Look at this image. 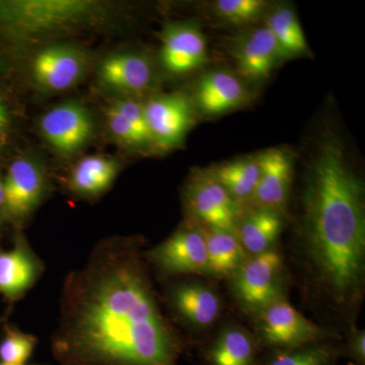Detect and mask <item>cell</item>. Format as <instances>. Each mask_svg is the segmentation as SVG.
Returning <instances> with one entry per match:
<instances>
[{
    "label": "cell",
    "instance_id": "6da1fadb",
    "mask_svg": "<svg viewBox=\"0 0 365 365\" xmlns=\"http://www.w3.org/2000/svg\"><path fill=\"white\" fill-rule=\"evenodd\" d=\"M52 348L63 365H173L176 339L131 237H111L67 275Z\"/></svg>",
    "mask_w": 365,
    "mask_h": 365
},
{
    "label": "cell",
    "instance_id": "7a4b0ae2",
    "mask_svg": "<svg viewBox=\"0 0 365 365\" xmlns=\"http://www.w3.org/2000/svg\"><path fill=\"white\" fill-rule=\"evenodd\" d=\"M304 207L307 249L322 279L338 297L353 294L364 271V190L334 139L314 158Z\"/></svg>",
    "mask_w": 365,
    "mask_h": 365
},
{
    "label": "cell",
    "instance_id": "3957f363",
    "mask_svg": "<svg viewBox=\"0 0 365 365\" xmlns=\"http://www.w3.org/2000/svg\"><path fill=\"white\" fill-rule=\"evenodd\" d=\"M130 16L114 0H0V61L45 43L117 35Z\"/></svg>",
    "mask_w": 365,
    "mask_h": 365
},
{
    "label": "cell",
    "instance_id": "277c9868",
    "mask_svg": "<svg viewBox=\"0 0 365 365\" xmlns=\"http://www.w3.org/2000/svg\"><path fill=\"white\" fill-rule=\"evenodd\" d=\"M96 55L79 40L45 43L0 61V76L23 97H57L90 79Z\"/></svg>",
    "mask_w": 365,
    "mask_h": 365
},
{
    "label": "cell",
    "instance_id": "5b68a950",
    "mask_svg": "<svg viewBox=\"0 0 365 365\" xmlns=\"http://www.w3.org/2000/svg\"><path fill=\"white\" fill-rule=\"evenodd\" d=\"M160 68L150 53L130 46H116L97 53L91 86L103 100L144 101L158 93Z\"/></svg>",
    "mask_w": 365,
    "mask_h": 365
},
{
    "label": "cell",
    "instance_id": "8992f818",
    "mask_svg": "<svg viewBox=\"0 0 365 365\" xmlns=\"http://www.w3.org/2000/svg\"><path fill=\"white\" fill-rule=\"evenodd\" d=\"M53 191L51 170L44 151L21 146L7 158L4 170V210L7 227L24 230Z\"/></svg>",
    "mask_w": 365,
    "mask_h": 365
},
{
    "label": "cell",
    "instance_id": "52a82bcc",
    "mask_svg": "<svg viewBox=\"0 0 365 365\" xmlns=\"http://www.w3.org/2000/svg\"><path fill=\"white\" fill-rule=\"evenodd\" d=\"M36 133L46 148L63 162H73L101 134L98 111L83 98H68L41 113Z\"/></svg>",
    "mask_w": 365,
    "mask_h": 365
},
{
    "label": "cell",
    "instance_id": "ba28073f",
    "mask_svg": "<svg viewBox=\"0 0 365 365\" xmlns=\"http://www.w3.org/2000/svg\"><path fill=\"white\" fill-rule=\"evenodd\" d=\"M101 134L126 153L153 150L143 101L134 98L104 100L98 110Z\"/></svg>",
    "mask_w": 365,
    "mask_h": 365
},
{
    "label": "cell",
    "instance_id": "9c48e42d",
    "mask_svg": "<svg viewBox=\"0 0 365 365\" xmlns=\"http://www.w3.org/2000/svg\"><path fill=\"white\" fill-rule=\"evenodd\" d=\"M153 150H170L184 140L194 122L191 102L181 93H157L143 101Z\"/></svg>",
    "mask_w": 365,
    "mask_h": 365
},
{
    "label": "cell",
    "instance_id": "30bf717a",
    "mask_svg": "<svg viewBox=\"0 0 365 365\" xmlns=\"http://www.w3.org/2000/svg\"><path fill=\"white\" fill-rule=\"evenodd\" d=\"M282 259L275 251L245 261L234 274V290L242 304L261 312L281 297Z\"/></svg>",
    "mask_w": 365,
    "mask_h": 365
},
{
    "label": "cell",
    "instance_id": "8fae6325",
    "mask_svg": "<svg viewBox=\"0 0 365 365\" xmlns=\"http://www.w3.org/2000/svg\"><path fill=\"white\" fill-rule=\"evenodd\" d=\"M157 59L160 71L181 76L202 66L207 56L203 34L189 23H169L160 33Z\"/></svg>",
    "mask_w": 365,
    "mask_h": 365
},
{
    "label": "cell",
    "instance_id": "7c38bea8",
    "mask_svg": "<svg viewBox=\"0 0 365 365\" xmlns=\"http://www.w3.org/2000/svg\"><path fill=\"white\" fill-rule=\"evenodd\" d=\"M148 256L163 273H208L205 234L190 225L179 228Z\"/></svg>",
    "mask_w": 365,
    "mask_h": 365
},
{
    "label": "cell",
    "instance_id": "4fadbf2b",
    "mask_svg": "<svg viewBox=\"0 0 365 365\" xmlns=\"http://www.w3.org/2000/svg\"><path fill=\"white\" fill-rule=\"evenodd\" d=\"M14 244L0 251V294L16 302L35 287L44 273V262L36 254L24 230H14Z\"/></svg>",
    "mask_w": 365,
    "mask_h": 365
},
{
    "label": "cell",
    "instance_id": "5bb4252c",
    "mask_svg": "<svg viewBox=\"0 0 365 365\" xmlns=\"http://www.w3.org/2000/svg\"><path fill=\"white\" fill-rule=\"evenodd\" d=\"M122 169L123 163L114 155H83L71 163L63 185L76 198L97 200L112 188Z\"/></svg>",
    "mask_w": 365,
    "mask_h": 365
},
{
    "label": "cell",
    "instance_id": "9a60e30c",
    "mask_svg": "<svg viewBox=\"0 0 365 365\" xmlns=\"http://www.w3.org/2000/svg\"><path fill=\"white\" fill-rule=\"evenodd\" d=\"M186 202L192 215L211 228L234 230L237 203L215 178H195L187 187Z\"/></svg>",
    "mask_w": 365,
    "mask_h": 365
},
{
    "label": "cell",
    "instance_id": "2e32d148",
    "mask_svg": "<svg viewBox=\"0 0 365 365\" xmlns=\"http://www.w3.org/2000/svg\"><path fill=\"white\" fill-rule=\"evenodd\" d=\"M259 314L260 333L270 344L299 346L318 339L323 334L319 327L283 299L276 300Z\"/></svg>",
    "mask_w": 365,
    "mask_h": 365
},
{
    "label": "cell",
    "instance_id": "e0dca14e",
    "mask_svg": "<svg viewBox=\"0 0 365 365\" xmlns=\"http://www.w3.org/2000/svg\"><path fill=\"white\" fill-rule=\"evenodd\" d=\"M260 167V179L253 198L261 208H279L287 200L290 179L292 158L287 151L269 150L257 158Z\"/></svg>",
    "mask_w": 365,
    "mask_h": 365
},
{
    "label": "cell",
    "instance_id": "ac0fdd59",
    "mask_svg": "<svg viewBox=\"0 0 365 365\" xmlns=\"http://www.w3.org/2000/svg\"><path fill=\"white\" fill-rule=\"evenodd\" d=\"M235 57L241 76L257 81L267 78L282 54L272 33L263 26L245 38Z\"/></svg>",
    "mask_w": 365,
    "mask_h": 365
},
{
    "label": "cell",
    "instance_id": "d6986e66",
    "mask_svg": "<svg viewBox=\"0 0 365 365\" xmlns=\"http://www.w3.org/2000/svg\"><path fill=\"white\" fill-rule=\"evenodd\" d=\"M26 107L23 96L0 76V158L6 160L20 150L25 134Z\"/></svg>",
    "mask_w": 365,
    "mask_h": 365
},
{
    "label": "cell",
    "instance_id": "ffe728a7",
    "mask_svg": "<svg viewBox=\"0 0 365 365\" xmlns=\"http://www.w3.org/2000/svg\"><path fill=\"white\" fill-rule=\"evenodd\" d=\"M195 102L205 114H222L239 107L247 97L241 81L225 71L205 74L197 83Z\"/></svg>",
    "mask_w": 365,
    "mask_h": 365
},
{
    "label": "cell",
    "instance_id": "44dd1931",
    "mask_svg": "<svg viewBox=\"0 0 365 365\" xmlns=\"http://www.w3.org/2000/svg\"><path fill=\"white\" fill-rule=\"evenodd\" d=\"M170 306L182 319L192 325L206 327L212 324L220 314L217 295L199 283H179L170 288Z\"/></svg>",
    "mask_w": 365,
    "mask_h": 365
},
{
    "label": "cell",
    "instance_id": "7402d4cb",
    "mask_svg": "<svg viewBox=\"0 0 365 365\" xmlns=\"http://www.w3.org/2000/svg\"><path fill=\"white\" fill-rule=\"evenodd\" d=\"M282 228V220L276 210L259 208L244 218L237 235L242 248L257 256L270 251Z\"/></svg>",
    "mask_w": 365,
    "mask_h": 365
},
{
    "label": "cell",
    "instance_id": "603a6c76",
    "mask_svg": "<svg viewBox=\"0 0 365 365\" xmlns=\"http://www.w3.org/2000/svg\"><path fill=\"white\" fill-rule=\"evenodd\" d=\"M207 245L208 273L227 276L235 274L246 259V251L232 230L211 228L205 235Z\"/></svg>",
    "mask_w": 365,
    "mask_h": 365
},
{
    "label": "cell",
    "instance_id": "cb8c5ba5",
    "mask_svg": "<svg viewBox=\"0 0 365 365\" xmlns=\"http://www.w3.org/2000/svg\"><path fill=\"white\" fill-rule=\"evenodd\" d=\"M235 199H247L253 195L260 179L258 160H242L218 167L210 175Z\"/></svg>",
    "mask_w": 365,
    "mask_h": 365
},
{
    "label": "cell",
    "instance_id": "d4e9b609",
    "mask_svg": "<svg viewBox=\"0 0 365 365\" xmlns=\"http://www.w3.org/2000/svg\"><path fill=\"white\" fill-rule=\"evenodd\" d=\"M266 28L272 33L282 56L306 51L304 31L297 16L289 7H279L268 16Z\"/></svg>",
    "mask_w": 365,
    "mask_h": 365
},
{
    "label": "cell",
    "instance_id": "484cf974",
    "mask_svg": "<svg viewBox=\"0 0 365 365\" xmlns=\"http://www.w3.org/2000/svg\"><path fill=\"white\" fill-rule=\"evenodd\" d=\"M253 356V342L248 334L240 329L225 331L211 351L215 365H251Z\"/></svg>",
    "mask_w": 365,
    "mask_h": 365
},
{
    "label": "cell",
    "instance_id": "4316f807",
    "mask_svg": "<svg viewBox=\"0 0 365 365\" xmlns=\"http://www.w3.org/2000/svg\"><path fill=\"white\" fill-rule=\"evenodd\" d=\"M37 345L35 336L9 328L0 341V362L7 364H26Z\"/></svg>",
    "mask_w": 365,
    "mask_h": 365
},
{
    "label": "cell",
    "instance_id": "83f0119b",
    "mask_svg": "<svg viewBox=\"0 0 365 365\" xmlns=\"http://www.w3.org/2000/svg\"><path fill=\"white\" fill-rule=\"evenodd\" d=\"M266 6L263 0H220L215 4L222 19L240 25L256 20Z\"/></svg>",
    "mask_w": 365,
    "mask_h": 365
},
{
    "label": "cell",
    "instance_id": "f1b7e54d",
    "mask_svg": "<svg viewBox=\"0 0 365 365\" xmlns=\"http://www.w3.org/2000/svg\"><path fill=\"white\" fill-rule=\"evenodd\" d=\"M330 356L327 348H309L280 355L270 365H328Z\"/></svg>",
    "mask_w": 365,
    "mask_h": 365
},
{
    "label": "cell",
    "instance_id": "f546056e",
    "mask_svg": "<svg viewBox=\"0 0 365 365\" xmlns=\"http://www.w3.org/2000/svg\"><path fill=\"white\" fill-rule=\"evenodd\" d=\"M6 160L0 158V237L4 234L7 227L6 220V210H4V170Z\"/></svg>",
    "mask_w": 365,
    "mask_h": 365
},
{
    "label": "cell",
    "instance_id": "4dcf8cb0",
    "mask_svg": "<svg viewBox=\"0 0 365 365\" xmlns=\"http://www.w3.org/2000/svg\"><path fill=\"white\" fill-rule=\"evenodd\" d=\"M365 336L364 333H359L357 335L356 339H355L354 347L355 351H356L357 354H359V357H362L364 359L365 355Z\"/></svg>",
    "mask_w": 365,
    "mask_h": 365
},
{
    "label": "cell",
    "instance_id": "1f68e13d",
    "mask_svg": "<svg viewBox=\"0 0 365 365\" xmlns=\"http://www.w3.org/2000/svg\"><path fill=\"white\" fill-rule=\"evenodd\" d=\"M0 365H16V364H4V362H0ZM23 365H26V364H23Z\"/></svg>",
    "mask_w": 365,
    "mask_h": 365
}]
</instances>
